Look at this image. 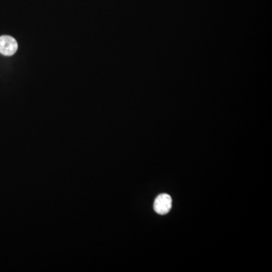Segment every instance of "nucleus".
I'll return each mask as SVG.
<instances>
[{"label": "nucleus", "mask_w": 272, "mask_h": 272, "mask_svg": "<svg viewBox=\"0 0 272 272\" xmlns=\"http://www.w3.org/2000/svg\"><path fill=\"white\" fill-rule=\"evenodd\" d=\"M171 207H172V198L169 194H162L155 199L153 208L158 214H166L169 213Z\"/></svg>", "instance_id": "f257e3e1"}, {"label": "nucleus", "mask_w": 272, "mask_h": 272, "mask_svg": "<svg viewBox=\"0 0 272 272\" xmlns=\"http://www.w3.org/2000/svg\"><path fill=\"white\" fill-rule=\"evenodd\" d=\"M17 43L11 36H2L0 37V53L6 56H11L15 53Z\"/></svg>", "instance_id": "f03ea898"}]
</instances>
